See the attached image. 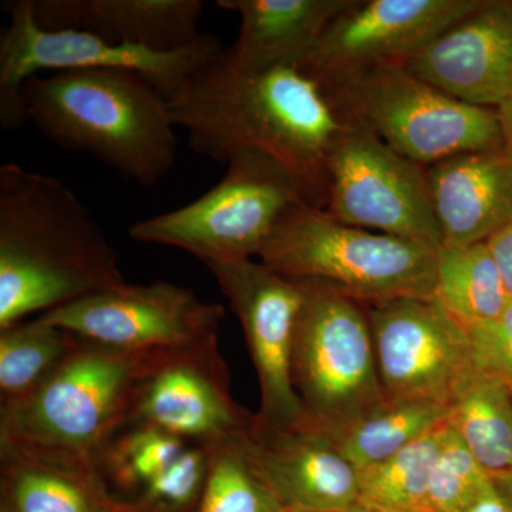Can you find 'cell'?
Masks as SVG:
<instances>
[{
  "label": "cell",
  "mask_w": 512,
  "mask_h": 512,
  "mask_svg": "<svg viewBox=\"0 0 512 512\" xmlns=\"http://www.w3.org/2000/svg\"><path fill=\"white\" fill-rule=\"evenodd\" d=\"M406 67L453 99L497 109L512 94V0H481Z\"/></svg>",
  "instance_id": "cell-17"
},
{
  "label": "cell",
  "mask_w": 512,
  "mask_h": 512,
  "mask_svg": "<svg viewBox=\"0 0 512 512\" xmlns=\"http://www.w3.org/2000/svg\"><path fill=\"white\" fill-rule=\"evenodd\" d=\"M168 104L195 153L220 163L265 154L298 180L309 205L325 210L330 154L353 124L301 67L242 69L222 49Z\"/></svg>",
  "instance_id": "cell-1"
},
{
  "label": "cell",
  "mask_w": 512,
  "mask_h": 512,
  "mask_svg": "<svg viewBox=\"0 0 512 512\" xmlns=\"http://www.w3.org/2000/svg\"><path fill=\"white\" fill-rule=\"evenodd\" d=\"M323 90L350 123L423 167L504 148L495 109L453 99L406 66L353 74Z\"/></svg>",
  "instance_id": "cell-6"
},
{
  "label": "cell",
  "mask_w": 512,
  "mask_h": 512,
  "mask_svg": "<svg viewBox=\"0 0 512 512\" xmlns=\"http://www.w3.org/2000/svg\"><path fill=\"white\" fill-rule=\"evenodd\" d=\"M434 296L466 329L500 315L511 301L487 242L437 252Z\"/></svg>",
  "instance_id": "cell-24"
},
{
  "label": "cell",
  "mask_w": 512,
  "mask_h": 512,
  "mask_svg": "<svg viewBox=\"0 0 512 512\" xmlns=\"http://www.w3.org/2000/svg\"><path fill=\"white\" fill-rule=\"evenodd\" d=\"M0 512H136L107 487L92 457L0 441Z\"/></svg>",
  "instance_id": "cell-18"
},
{
  "label": "cell",
  "mask_w": 512,
  "mask_h": 512,
  "mask_svg": "<svg viewBox=\"0 0 512 512\" xmlns=\"http://www.w3.org/2000/svg\"><path fill=\"white\" fill-rule=\"evenodd\" d=\"M495 111H497L498 121H500L504 150L512 156V94Z\"/></svg>",
  "instance_id": "cell-34"
},
{
  "label": "cell",
  "mask_w": 512,
  "mask_h": 512,
  "mask_svg": "<svg viewBox=\"0 0 512 512\" xmlns=\"http://www.w3.org/2000/svg\"><path fill=\"white\" fill-rule=\"evenodd\" d=\"M26 119L64 150L151 187L171 173L177 134L167 97L143 74L114 69L36 74L22 87Z\"/></svg>",
  "instance_id": "cell-3"
},
{
  "label": "cell",
  "mask_w": 512,
  "mask_h": 512,
  "mask_svg": "<svg viewBox=\"0 0 512 512\" xmlns=\"http://www.w3.org/2000/svg\"><path fill=\"white\" fill-rule=\"evenodd\" d=\"M448 421L394 456L359 471V503L384 512H424Z\"/></svg>",
  "instance_id": "cell-26"
},
{
  "label": "cell",
  "mask_w": 512,
  "mask_h": 512,
  "mask_svg": "<svg viewBox=\"0 0 512 512\" xmlns=\"http://www.w3.org/2000/svg\"><path fill=\"white\" fill-rule=\"evenodd\" d=\"M466 512H512V474L491 477L484 493Z\"/></svg>",
  "instance_id": "cell-32"
},
{
  "label": "cell",
  "mask_w": 512,
  "mask_h": 512,
  "mask_svg": "<svg viewBox=\"0 0 512 512\" xmlns=\"http://www.w3.org/2000/svg\"><path fill=\"white\" fill-rule=\"evenodd\" d=\"M245 441L286 511L348 512L359 503V470L328 431L308 419L279 427L255 414Z\"/></svg>",
  "instance_id": "cell-16"
},
{
  "label": "cell",
  "mask_w": 512,
  "mask_h": 512,
  "mask_svg": "<svg viewBox=\"0 0 512 512\" xmlns=\"http://www.w3.org/2000/svg\"><path fill=\"white\" fill-rule=\"evenodd\" d=\"M348 512H384L375 510V508L366 507V505L363 504H356L355 507L352 508V510Z\"/></svg>",
  "instance_id": "cell-35"
},
{
  "label": "cell",
  "mask_w": 512,
  "mask_h": 512,
  "mask_svg": "<svg viewBox=\"0 0 512 512\" xmlns=\"http://www.w3.org/2000/svg\"><path fill=\"white\" fill-rule=\"evenodd\" d=\"M210 467V451L188 444L164 473L131 501L136 512H195L200 504Z\"/></svg>",
  "instance_id": "cell-30"
},
{
  "label": "cell",
  "mask_w": 512,
  "mask_h": 512,
  "mask_svg": "<svg viewBox=\"0 0 512 512\" xmlns=\"http://www.w3.org/2000/svg\"><path fill=\"white\" fill-rule=\"evenodd\" d=\"M447 421L446 404L384 396L332 437L343 456L360 471L394 456Z\"/></svg>",
  "instance_id": "cell-22"
},
{
  "label": "cell",
  "mask_w": 512,
  "mask_h": 512,
  "mask_svg": "<svg viewBox=\"0 0 512 512\" xmlns=\"http://www.w3.org/2000/svg\"><path fill=\"white\" fill-rule=\"evenodd\" d=\"M384 396L451 403L474 376L467 329L436 296L365 306Z\"/></svg>",
  "instance_id": "cell-11"
},
{
  "label": "cell",
  "mask_w": 512,
  "mask_h": 512,
  "mask_svg": "<svg viewBox=\"0 0 512 512\" xmlns=\"http://www.w3.org/2000/svg\"><path fill=\"white\" fill-rule=\"evenodd\" d=\"M490 481L491 476L485 473L448 423L424 512H466L484 493Z\"/></svg>",
  "instance_id": "cell-29"
},
{
  "label": "cell",
  "mask_w": 512,
  "mask_h": 512,
  "mask_svg": "<svg viewBox=\"0 0 512 512\" xmlns=\"http://www.w3.org/2000/svg\"><path fill=\"white\" fill-rule=\"evenodd\" d=\"M448 423L488 476L512 474L510 384L474 373L448 404Z\"/></svg>",
  "instance_id": "cell-23"
},
{
  "label": "cell",
  "mask_w": 512,
  "mask_h": 512,
  "mask_svg": "<svg viewBox=\"0 0 512 512\" xmlns=\"http://www.w3.org/2000/svg\"><path fill=\"white\" fill-rule=\"evenodd\" d=\"M325 211L353 227L443 247L426 167L355 124L330 154Z\"/></svg>",
  "instance_id": "cell-10"
},
{
  "label": "cell",
  "mask_w": 512,
  "mask_h": 512,
  "mask_svg": "<svg viewBox=\"0 0 512 512\" xmlns=\"http://www.w3.org/2000/svg\"><path fill=\"white\" fill-rule=\"evenodd\" d=\"M227 164L214 188L185 207L137 222L130 238L183 249L205 265L259 256L286 212L306 202L305 194L284 165L265 154L244 151Z\"/></svg>",
  "instance_id": "cell-7"
},
{
  "label": "cell",
  "mask_w": 512,
  "mask_h": 512,
  "mask_svg": "<svg viewBox=\"0 0 512 512\" xmlns=\"http://www.w3.org/2000/svg\"><path fill=\"white\" fill-rule=\"evenodd\" d=\"M150 352L110 348L76 336L72 349L35 392L0 404V441L93 458L130 419Z\"/></svg>",
  "instance_id": "cell-5"
},
{
  "label": "cell",
  "mask_w": 512,
  "mask_h": 512,
  "mask_svg": "<svg viewBox=\"0 0 512 512\" xmlns=\"http://www.w3.org/2000/svg\"><path fill=\"white\" fill-rule=\"evenodd\" d=\"M481 0H352L301 69L322 86L353 74L406 66Z\"/></svg>",
  "instance_id": "cell-14"
},
{
  "label": "cell",
  "mask_w": 512,
  "mask_h": 512,
  "mask_svg": "<svg viewBox=\"0 0 512 512\" xmlns=\"http://www.w3.org/2000/svg\"><path fill=\"white\" fill-rule=\"evenodd\" d=\"M299 284L292 383L308 420L335 436L383 400L372 330L365 306L323 286Z\"/></svg>",
  "instance_id": "cell-9"
},
{
  "label": "cell",
  "mask_w": 512,
  "mask_h": 512,
  "mask_svg": "<svg viewBox=\"0 0 512 512\" xmlns=\"http://www.w3.org/2000/svg\"><path fill=\"white\" fill-rule=\"evenodd\" d=\"M255 414L235 402L218 339L151 350L130 419L210 447L247 433Z\"/></svg>",
  "instance_id": "cell-12"
},
{
  "label": "cell",
  "mask_w": 512,
  "mask_h": 512,
  "mask_svg": "<svg viewBox=\"0 0 512 512\" xmlns=\"http://www.w3.org/2000/svg\"><path fill=\"white\" fill-rule=\"evenodd\" d=\"M352 0H218L221 9L237 12V42L224 55L242 69L301 67L333 19Z\"/></svg>",
  "instance_id": "cell-21"
},
{
  "label": "cell",
  "mask_w": 512,
  "mask_h": 512,
  "mask_svg": "<svg viewBox=\"0 0 512 512\" xmlns=\"http://www.w3.org/2000/svg\"><path fill=\"white\" fill-rule=\"evenodd\" d=\"M47 30H80L109 42L173 52L195 45L201 0H32Z\"/></svg>",
  "instance_id": "cell-20"
},
{
  "label": "cell",
  "mask_w": 512,
  "mask_h": 512,
  "mask_svg": "<svg viewBox=\"0 0 512 512\" xmlns=\"http://www.w3.org/2000/svg\"><path fill=\"white\" fill-rule=\"evenodd\" d=\"M187 446L184 440L156 427L127 421L94 454L93 460L107 487L131 504Z\"/></svg>",
  "instance_id": "cell-25"
},
{
  "label": "cell",
  "mask_w": 512,
  "mask_h": 512,
  "mask_svg": "<svg viewBox=\"0 0 512 512\" xmlns=\"http://www.w3.org/2000/svg\"><path fill=\"white\" fill-rule=\"evenodd\" d=\"M205 266L244 330L261 389L259 419L279 427L302 423L308 417L292 383L301 284L252 259Z\"/></svg>",
  "instance_id": "cell-15"
},
{
  "label": "cell",
  "mask_w": 512,
  "mask_h": 512,
  "mask_svg": "<svg viewBox=\"0 0 512 512\" xmlns=\"http://www.w3.org/2000/svg\"><path fill=\"white\" fill-rule=\"evenodd\" d=\"M225 311L191 289L124 284L40 315L43 322L110 348L144 352L218 339Z\"/></svg>",
  "instance_id": "cell-13"
},
{
  "label": "cell",
  "mask_w": 512,
  "mask_h": 512,
  "mask_svg": "<svg viewBox=\"0 0 512 512\" xmlns=\"http://www.w3.org/2000/svg\"><path fill=\"white\" fill-rule=\"evenodd\" d=\"M124 284L116 252L66 184L0 167V329Z\"/></svg>",
  "instance_id": "cell-2"
},
{
  "label": "cell",
  "mask_w": 512,
  "mask_h": 512,
  "mask_svg": "<svg viewBox=\"0 0 512 512\" xmlns=\"http://www.w3.org/2000/svg\"><path fill=\"white\" fill-rule=\"evenodd\" d=\"M286 512H292V511H286Z\"/></svg>",
  "instance_id": "cell-36"
},
{
  "label": "cell",
  "mask_w": 512,
  "mask_h": 512,
  "mask_svg": "<svg viewBox=\"0 0 512 512\" xmlns=\"http://www.w3.org/2000/svg\"><path fill=\"white\" fill-rule=\"evenodd\" d=\"M10 25L0 37V124L3 130L28 121L22 87L36 74L62 70L114 69L143 74L170 101L187 80L221 52L220 39L204 33L195 45L173 52L120 45L80 30L40 28L32 0L3 3Z\"/></svg>",
  "instance_id": "cell-8"
},
{
  "label": "cell",
  "mask_w": 512,
  "mask_h": 512,
  "mask_svg": "<svg viewBox=\"0 0 512 512\" xmlns=\"http://www.w3.org/2000/svg\"><path fill=\"white\" fill-rule=\"evenodd\" d=\"M76 342L67 330L36 318L0 329V404L25 399Z\"/></svg>",
  "instance_id": "cell-27"
},
{
  "label": "cell",
  "mask_w": 512,
  "mask_h": 512,
  "mask_svg": "<svg viewBox=\"0 0 512 512\" xmlns=\"http://www.w3.org/2000/svg\"><path fill=\"white\" fill-rule=\"evenodd\" d=\"M207 448L210 467L195 512H286L256 467L245 433Z\"/></svg>",
  "instance_id": "cell-28"
},
{
  "label": "cell",
  "mask_w": 512,
  "mask_h": 512,
  "mask_svg": "<svg viewBox=\"0 0 512 512\" xmlns=\"http://www.w3.org/2000/svg\"><path fill=\"white\" fill-rule=\"evenodd\" d=\"M467 333L474 372L498 377L512 387V298L500 315Z\"/></svg>",
  "instance_id": "cell-31"
},
{
  "label": "cell",
  "mask_w": 512,
  "mask_h": 512,
  "mask_svg": "<svg viewBox=\"0 0 512 512\" xmlns=\"http://www.w3.org/2000/svg\"><path fill=\"white\" fill-rule=\"evenodd\" d=\"M426 173L443 247L487 242L512 221V156L504 148L457 154Z\"/></svg>",
  "instance_id": "cell-19"
},
{
  "label": "cell",
  "mask_w": 512,
  "mask_h": 512,
  "mask_svg": "<svg viewBox=\"0 0 512 512\" xmlns=\"http://www.w3.org/2000/svg\"><path fill=\"white\" fill-rule=\"evenodd\" d=\"M259 259L286 278L363 306L436 293V251L345 224L306 202L286 212Z\"/></svg>",
  "instance_id": "cell-4"
},
{
  "label": "cell",
  "mask_w": 512,
  "mask_h": 512,
  "mask_svg": "<svg viewBox=\"0 0 512 512\" xmlns=\"http://www.w3.org/2000/svg\"><path fill=\"white\" fill-rule=\"evenodd\" d=\"M487 244L500 266L505 286L512 298V221L488 239Z\"/></svg>",
  "instance_id": "cell-33"
}]
</instances>
